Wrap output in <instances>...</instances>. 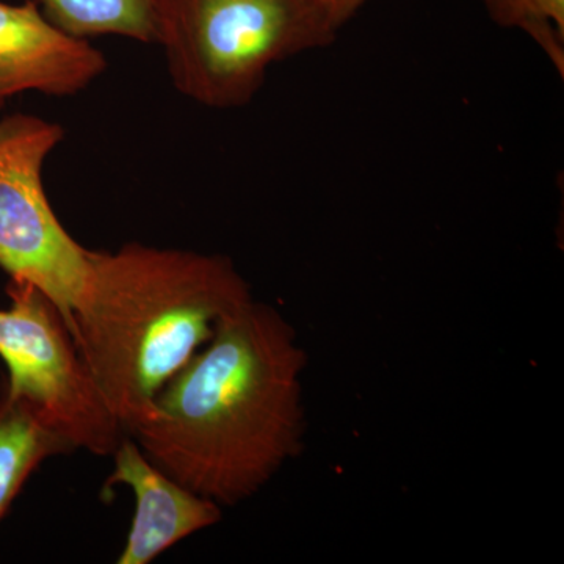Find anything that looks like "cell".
<instances>
[{
	"mask_svg": "<svg viewBox=\"0 0 564 564\" xmlns=\"http://www.w3.org/2000/svg\"><path fill=\"white\" fill-rule=\"evenodd\" d=\"M69 447L21 400L0 397V521L44 459Z\"/></svg>",
	"mask_w": 564,
	"mask_h": 564,
	"instance_id": "cell-8",
	"label": "cell"
},
{
	"mask_svg": "<svg viewBox=\"0 0 564 564\" xmlns=\"http://www.w3.org/2000/svg\"><path fill=\"white\" fill-rule=\"evenodd\" d=\"M307 352L272 304H243L159 393L129 436L198 496L236 507L303 451Z\"/></svg>",
	"mask_w": 564,
	"mask_h": 564,
	"instance_id": "cell-1",
	"label": "cell"
},
{
	"mask_svg": "<svg viewBox=\"0 0 564 564\" xmlns=\"http://www.w3.org/2000/svg\"><path fill=\"white\" fill-rule=\"evenodd\" d=\"M489 18L524 32L564 76V0H484Z\"/></svg>",
	"mask_w": 564,
	"mask_h": 564,
	"instance_id": "cell-10",
	"label": "cell"
},
{
	"mask_svg": "<svg viewBox=\"0 0 564 564\" xmlns=\"http://www.w3.org/2000/svg\"><path fill=\"white\" fill-rule=\"evenodd\" d=\"M113 473L106 486L128 485L137 510L118 564H148L174 544L221 521L223 508L185 488L126 436L113 452Z\"/></svg>",
	"mask_w": 564,
	"mask_h": 564,
	"instance_id": "cell-7",
	"label": "cell"
},
{
	"mask_svg": "<svg viewBox=\"0 0 564 564\" xmlns=\"http://www.w3.org/2000/svg\"><path fill=\"white\" fill-rule=\"evenodd\" d=\"M63 139L58 122L36 115L0 118V269L50 296L74 337L90 250L58 220L43 180Z\"/></svg>",
	"mask_w": 564,
	"mask_h": 564,
	"instance_id": "cell-5",
	"label": "cell"
},
{
	"mask_svg": "<svg viewBox=\"0 0 564 564\" xmlns=\"http://www.w3.org/2000/svg\"><path fill=\"white\" fill-rule=\"evenodd\" d=\"M106 69L102 51L57 28L35 0H0V106L22 93L79 95Z\"/></svg>",
	"mask_w": 564,
	"mask_h": 564,
	"instance_id": "cell-6",
	"label": "cell"
},
{
	"mask_svg": "<svg viewBox=\"0 0 564 564\" xmlns=\"http://www.w3.org/2000/svg\"><path fill=\"white\" fill-rule=\"evenodd\" d=\"M251 300L226 256L135 242L90 251L74 343L126 434L150 417L218 323Z\"/></svg>",
	"mask_w": 564,
	"mask_h": 564,
	"instance_id": "cell-2",
	"label": "cell"
},
{
	"mask_svg": "<svg viewBox=\"0 0 564 564\" xmlns=\"http://www.w3.org/2000/svg\"><path fill=\"white\" fill-rule=\"evenodd\" d=\"M62 31L90 40L121 36L154 43L152 0H35Z\"/></svg>",
	"mask_w": 564,
	"mask_h": 564,
	"instance_id": "cell-9",
	"label": "cell"
},
{
	"mask_svg": "<svg viewBox=\"0 0 564 564\" xmlns=\"http://www.w3.org/2000/svg\"><path fill=\"white\" fill-rule=\"evenodd\" d=\"M152 29L174 88L218 110L247 106L272 66L339 32L314 0H152Z\"/></svg>",
	"mask_w": 564,
	"mask_h": 564,
	"instance_id": "cell-3",
	"label": "cell"
},
{
	"mask_svg": "<svg viewBox=\"0 0 564 564\" xmlns=\"http://www.w3.org/2000/svg\"><path fill=\"white\" fill-rule=\"evenodd\" d=\"M10 306L0 310V358L9 370L3 392L21 400L73 448L113 455L124 440L58 307L29 282L10 280Z\"/></svg>",
	"mask_w": 564,
	"mask_h": 564,
	"instance_id": "cell-4",
	"label": "cell"
},
{
	"mask_svg": "<svg viewBox=\"0 0 564 564\" xmlns=\"http://www.w3.org/2000/svg\"><path fill=\"white\" fill-rule=\"evenodd\" d=\"M370 2L373 0H314L315 6L323 11L337 31Z\"/></svg>",
	"mask_w": 564,
	"mask_h": 564,
	"instance_id": "cell-11",
	"label": "cell"
}]
</instances>
